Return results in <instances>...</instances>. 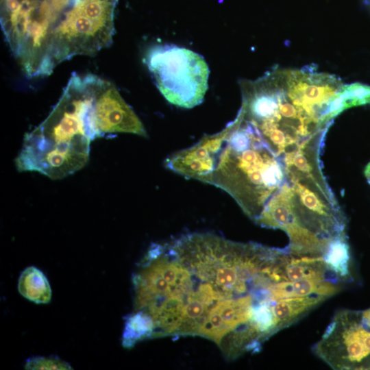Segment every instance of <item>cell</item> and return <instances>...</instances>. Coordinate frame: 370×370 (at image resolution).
Returning a JSON list of instances; mask_svg holds the SVG:
<instances>
[{"label": "cell", "instance_id": "3957f363", "mask_svg": "<svg viewBox=\"0 0 370 370\" xmlns=\"http://www.w3.org/2000/svg\"><path fill=\"white\" fill-rule=\"evenodd\" d=\"M102 78L73 73L47 117L24 137L16 169L60 180L88 162L90 143L101 137L96 99Z\"/></svg>", "mask_w": 370, "mask_h": 370}, {"label": "cell", "instance_id": "8992f818", "mask_svg": "<svg viewBox=\"0 0 370 370\" xmlns=\"http://www.w3.org/2000/svg\"><path fill=\"white\" fill-rule=\"evenodd\" d=\"M144 62L162 96L172 105L193 108L204 99L209 68L199 53L174 45L149 48Z\"/></svg>", "mask_w": 370, "mask_h": 370}, {"label": "cell", "instance_id": "ba28073f", "mask_svg": "<svg viewBox=\"0 0 370 370\" xmlns=\"http://www.w3.org/2000/svg\"><path fill=\"white\" fill-rule=\"evenodd\" d=\"M96 114L102 136L112 133L147 136L143 123L123 99L116 86L103 79L97 96Z\"/></svg>", "mask_w": 370, "mask_h": 370}, {"label": "cell", "instance_id": "9c48e42d", "mask_svg": "<svg viewBox=\"0 0 370 370\" xmlns=\"http://www.w3.org/2000/svg\"><path fill=\"white\" fill-rule=\"evenodd\" d=\"M323 257L330 269L342 282L346 284L352 281V260L347 235L332 241Z\"/></svg>", "mask_w": 370, "mask_h": 370}, {"label": "cell", "instance_id": "8fae6325", "mask_svg": "<svg viewBox=\"0 0 370 370\" xmlns=\"http://www.w3.org/2000/svg\"><path fill=\"white\" fill-rule=\"evenodd\" d=\"M370 104V86L362 83L344 84L331 108V116L334 119L344 110Z\"/></svg>", "mask_w": 370, "mask_h": 370}, {"label": "cell", "instance_id": "7a4b0ae2", "mask_svg": "<svg viewBox=\"0 0 370 370\" xmlns=\"http://www.w3.org/2000/svg\"><path fill=\"white\" fill-rule=\"evenodd\" d=\"M343 84L338 76L313 64L276 66L256 79L241 80L238 112L284 159L304 145L325 138L334 121L332 103Z\"/></svg>", "mask_w": 370, "mask_h": 370}, {"label": "cell", "instance_id": "4fadbf2b", "mask_svg": "<svg viewBox=\"0 0 370 370\" xmlns=\"http://www.w3.org/2000/svg\"><path fill=\"white\" fill-rule=\"evenodd\" d=\"M363 318L366 322L370 325V308L362 311Z\"/></svg>", "mask_w": 370, "mask_h": 370}, {"label": "cell", "instance_id": "277c9868", "mask_svg": "<svg viewBox=\"0 0 370 370\" xmlns=\"http://www.w3.org/2000/svg\"><path fill=\"white\" fill-rule=\"evenodd\" d=\"M212 167L202 182L228 193L255 221L286 181L285 162L238 112L214 134Z\"/></svg>", "mask_w": 370, "mask_h": 370}, {"label": "cell", "instance_id": "52a82bcc", "mask_svg": "<svg viewBox=\"0 0 370 370\" xmlns=\"http://www.w3.org/2000/svg\"><path fill=\"white\" fill-rule=\"evenodd\" d=\"M312 350L334 369H370V325L362 311L336 312Z\"/></svg>", "mask_w": 370, "mask_h": 370}, {"label": "cell", "instance_id": "5bb4252c", "mask_svg": "<svg viewBox=\"0 0 370 370\" xmlns=\"http://www.w3.org/2000/svg\"><path fill=\"white\" fill-rule=\"evenodd\" d=\"M364 173L368 183L370 184V162L366 166Z\"/></svg>", "mask_w": 370, "mask_h": 370}, {"label": "cell", "instance_id": "30bf717a", "mask_svg": "<svg viewBox=\"0 0 370 370\" xmlns=\"http://www.w3.org/2000/svg\"><path fill=\"white\" fill-rule=\"evenodd\" d=\"M19 293L37 304H46L51 299V290L44 274L34 267H27L18 280Z\"/></svg>", "mask_w": 370, "mask_h": 370}, {"label": "cell", "instance_id": "6da1fadb", "mask_svg": "<svg viewBox=\"0 0 370 370\" xmlns=\"http://www.w3.org/2000/svg\"><path fill=\"white\" fill-rule=\"evenodd\" d=\"M285 252L208 232L153 243L133 277L134 312L152 338L203 337L227 360L257 353L282 330Z\"/></svg>", "mask_w": 370, "mask_h": 370}, {"label": "cell", "instance_id": "5b68a950", "mask_svg": "<svg viewBox=\"0 0 370 370\" xmlns=\"http://www.w3.org/2000/svg\"><path fill=\"white\" fill-rule=\"evenodd\" d=\"M254 223L284 231L297 256H323L332 241L347 235L346 217L320 169L286 182Z\"/></svg>", "mask_w": 370, "mask_h": 370}, {"label": "cell", "instance_id": "7c38bea8", "mask_svg": "<svg viewBox=\"0 0 370 370\" xmlns=\"http://www.w3.org/2000/svg\"><path fill=\"white\" fill-rule=\"evenodd\" d=\"M26 369H72L64 361L57 358L34 357L28 359Z\"/></svg>", "mask_w": 370, "mask_h": 370}]
</instances>
